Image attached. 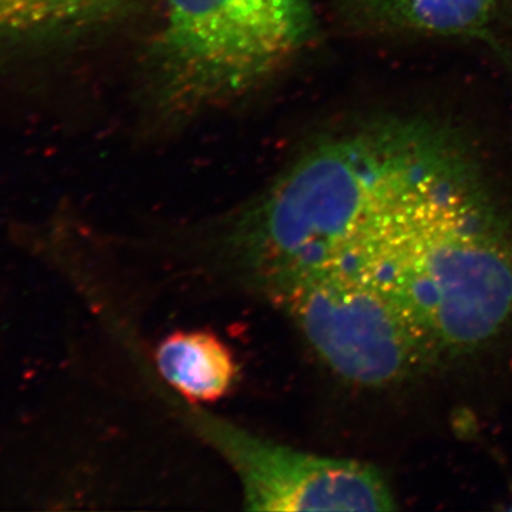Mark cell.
<instances>
[{"instance_id": "7", "label": "cell", "mask_w": 512, "mask_h": 512, "mask_svg": "<svg viewBox=\"0 0 512 512\" xmlns=\"http://www.w3.org/2000/svg\"><path fill=\"white\" fill-rule=\"evenodd\" d=\"M144 0H0V45L59 42L136 16Z\"/></svg>"}, {"instance_id": "6", "label": "cell", "mask_w": 512, "mask_h": 512, "mask_svg": "<svg viewBox=\"0 0 512 512\" xmlns=\"http://www.w3.org/2000/svg\"><path fill=\"white\" fill-rule=\"evenodd\" d=\"M350 32L480 43L512 66V0H332Z\"/></svg>"}, {"instance_id": "8", "label": "cell", "mask_w": 512, "mask_h": 512, "mask_svg": "<svg viewBox=\"0 0 512 512\" xmlns=\"http://www.w3.org/2000/svg\"><path fill=\"white\" fill-rule=\"evenodd\" d=\"M161 376L192 403H212L229 392L238 375L231 350L208 332H175L160 343Z\"/></svg>"}, {"instance_id": "5", "label": "cell", "mask_w": 512, "mask_h": 512, "mask_svg": "<svg viewBox=\"0 0 512 512\" xmlns=\"http://www.w3.org/2000/svg\"><path fill=\"white\" fill-rule=\"evenodd\" d=\"M194 410V409H192ZM198 433L227 458L241 480L249 511H394L377 468L355 460L313 456L255 436L195 409Z\"/></svg>"}, {"instance_id": "3", "label": "cell", "mask_w": 512, "mask_h": 512, "mask_svg": "<svg viewBox=\"0 0 512 512\" xmlns=\"http://www.w3.org/2000/svg\"><path fill=\"white\" fill-rule=\"evenodd\" d=\"M316 28L308 0H165L148 59L154 101L188 116L239 99L285 69Z\"/></svg>"}, {"instance_id": "2", "label": "cell", "mask_w": 512, "mask_h": 512, "mask_svg": "<svg viewBox=\"0 0 512 512\" xmlns=\"http://www.w3.org/2000/svg\"><path fill=\"white\" fill-rule=\"evenodd\" d=\"M333 265L382 286L434 360L477 349L512 315V245L478 164L404 192Z\"/></svg>"}, {"instance_id": "1", "label": "cell", "mask_w": 512, "mask_h": 512, "mask_svg": "<svg viewBox=\"0 0 512 512\" xmlns=\"http://www.w3.org/2000/svg\"><path fill=\"white\" fill-rule=\"evenodd\" d=\"M474 161L454 128L424 117H376L332 131L242 215L235 241L266 288L345 258L396 198Z\"/></svg>"}, {"instance_id": "4", "label": "cell", "mask_w": 512, "mask_h": 512, "mask_svg": "<svg viewBox=\"0 0 512 512\" xmlns=\"http://www.w3.org/2000/svg\"><path fill=\"white\" fill-rule=\"evenodd\" d=\"M266 292L350 382L384 386L434 360L392 296L355 268L326 266L276 282Z\"/></svg>"}]
</instances>
